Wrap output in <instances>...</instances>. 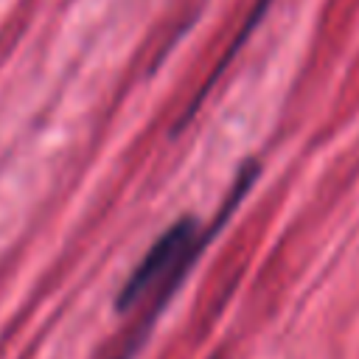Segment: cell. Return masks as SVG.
I'll return each mask as SVG.
<instances>
[{
  "label": "cell",
  "mask_w": 359,
  "mask_h": 359,
  "mask_svg": "<svg viewBox=\"0 0 359 359\" xmlns=\"http://www.w3.org/2000/svg\"><path fill=\"white\" fill-rule=\"evenodd\" d=\"M213 359H219V356H213Z\"/></svg>",
  "instance_id": "2"
},
{
  "label": "cell",
  "mask_w": 359,
  "mask_h": 359,
  "mask_svg": "<svg viewBox=\"0 0 359 359\" xmlns=\"http://www.w3.org/2000/svg\"><path fill=\"white\" fill-rule=\"evenodd\" d=\"M269 3H272V0H255V6H252V11L247 14V20H244V25L238 28V34H236V39L230 42V48L224 50V56H222V59H219V65L213 67V73H210V79H208V81H205V84L199 87V93H196V95H194V101L188 104V109H185V115H182V118L177 121V129H180V126H185V123H188V121L194 118V112L199 109V104H202V98H205V95H208V93L213 90V84H216V81L222 79V73H224V70H227V65H230V62L236 59V53L241 50V45H244V42L250 39V34L255 31V25H258V22L264 20V14H266V8H269Z\"/></svg>",
  "instance_id": "1"
}]
</instances>
